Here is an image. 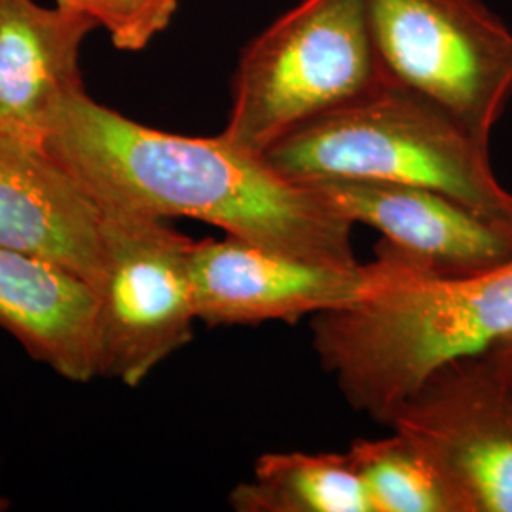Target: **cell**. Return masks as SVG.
<instances>
[{"mask_svg": "<svg viewBox=\"0 0 512 512\" xmlns=\"http://www.w3.org/2000/svg\"><path fill=\"white\" fill-rule=\"evenodd\" d=\"M97 308V287L86 277L48 258L0 247V330L74 384L97 378Z\"/></svg>", "mask_w": 512, "mask_h": 512, "instance_id": "7c38bea8", "label": "cell"}, {"mask_svg": "<svg viewBox=\"0 0 512 512\" xmlns=\"http://www.w3.org/2000/svg\"><path fill=\"white\" fill-rule=\"evenodd\" d=\"M103 213L95 372L137 387L194 336L188 266L194 241L139 211L103 207Z\"/></svg>", "mask_w": 512, "mask_h": 512, "instance_id": "8992f818", "label": "cell"}, {"mask_svg": "<svg viewBox=\"0 0 512 512\" xmlns=\"http://www.w3.org/2000/svg\"><path fill=\"white\" fill-rule=\"evenodd\" d=\"M238 512H374L348 452H270L230 492Z\"/></svg>", "mask_w": 512, "mask_h": 512, "instance_id": "4fadbf2b", "label": "cell"}, {"mask_svg": "<svg viewBox=\"0 0 512 512\" xmlns=\"http://www.w3.org/2000/svg\"><path fill=\"white\" fill-rule=\"evenodd\" d=\"M103 215L44 145L0 133V247L48 258L99 287Z\"/></svg>", "mask_w": 512, "mask_h": 512, "instance_id": "30bf717a", "label": "cell"}, {"mask_svg": "<svg viewBox=\"0 0 512 512\" xmlns=\"http://www.w3.org/2000/svg\"><path fill=\"white\" fill-rule=\"evenodd\" d=\"M385 78L366 0H300L241 52L220 135L262 156Z\"/></svg>", "mask_w": 512, "mask_h": 512, "instance_id": "277c9868", "label": "cell"}, {"mask_svg": "<svg viewBox=\"0 0 512 512\" xmlns=\"http://www.w3.org/2000/svg\"><path fill=\"white\" fill-rule=\"evenodd\" d=\"M499 374L512 382V338L482 353Z\"/></svg>", "mask_w": 512, "mask_h": 512, "instance_id": "2e32d148", "label": "cell"}, {"mask_svg": "<svg viewBox=\"0 0 512 512\" xmlns=\"http://www.w3.org/2000/svg\"><path fill=\"white\" fill-rule=\"evenodd\" d=\"M348 456L374 512H459L439 469L403 433L353 440Z\"/></svg>", "mask_w": 512, "mask_h": 512, "instance_id": "5bb4252c", "label": "cell"}, {"mask_svg": "<svg viewBox=\"0 0 512 512\" xmlns=\"http://www.w3.org/2000/svg\"><path fill=\"white\" fill-rule=\"evenodd\" d=\"M387 425L433 461L459 512H512V382L484 355L433 370Z\"/></svg>", "mask_w": 512, "mask_h": 512, "instance_id": "52a82bcc", "label": "cell"}, {"mask_svg": "<svg viewBox=\"0 0 512 512\" xmlns=\"http://www.w3.org/2000/svg\"><path fill=\"white\" fill-rule=\"evenodd\" d=\"M10 509H12V501L2 488V469H0V512L10 511Z\"/></svg>", "mask_w": 512, "mask_h": 512, "instance_id": "e0dca14e", "label": "cell"}, {"mask_svg": "<svg viewBox=\"0 0 512 512\" xmlns=\"http://www.w3.org/2000/svg\"><path fill=\"white\" fill-rule=\"evenodd\" d=\"M99 25L35 0H0V133L40 143L55 109L84 90L80 48Z\"/></svg>", "mask_w": 512, "mask_h": 512, "instance_id": "8fae6325", "label": "cell"}, {"mask_svg": "<svg viewBox=\"0 0 512 512\" xmlns=\"http://www.w3.org/2000/svg\"><path fill=\"white\" fill-rule=\"evenodd\" d=\"M349 222L382 234L376 255L425 279L482 274L512 256V228L431 188L334 179L311 183Z\"/></svg>", "mask_w": 512, "mask_h": 512, "instance_id": "9c48e42d", "label": "cell"}, {"mask_svg": "<svg viewBox=\"0 0 512 512\" xmlns=\"http://www.w3.org/2000/svg\"><path fill=\"white\" fill-rule=\"evenodd\" d=\"M512 338V256L461 279L403 275L313 317L311 346L351 408L387 423L439 366Z\"/></svg>", "mask_w": 512, "mask_h": 512, "instance_id": "7a4b0ae2", "label": "cell"}, {"mask_svg": "<svg viewBox=\"0 0 512 512\" xmlns=\"http://www.w3.org/2000/svg\"><path fill=\"white\" fill-rule=\"evenodd\" d=\"M262 158L294 183L346 179L431 188L512 228V194L495 177L490 148L389 78L294 129Z\"/></svg>", "mask_w": 512, "mask_h": 512, "instance_id": "3957f363", "label": "cell"}, {"mask_svg": "<svg viewBox=\"0 0 512 512\" xmlns=\"http://www.w3.org/2000/svg\"><path fill=\"white\" fill-rule=\"evenodd\" d=\"M188 266L196 315L207 327L294 323L346 310L412 274L389 256L321 264L228 234L194 241Z\"/></svg>", "mask_w": 512, "mask_h": 512, "instance_id": "ba28073f", "label": "cell"}, {"mask_svg": "<svg viewBox=\"0 0 512 512\" xmlns=\"http://www.w3.org/2000/svg\"><path fill=\"white\" fill-rule=\"evenodd\" d=\"M179 0H55V6L84 14L109 31L122 52H139L164 33Z\"/></svg>", "mask_w": 512, "mask_h": 512, "instance_id": "9a60e30c", "label": "cell"}, {"mask_svg": "<svg viewBox=\"0 0 512 512\" xmlns=\"http://www.w3.org/2000/svg\"><path fill=\"white\" fill-rule=\"evenodd\" d=\"M42 145L101 207L200 220L311 262H359L355 224L315 186L285 179L220 133L188 137L148 128L82 90L55 109Z\"/></svg>", "mask_w": 512, "mask_h": 512, "instance_id": "6da1fadb", "label": "cell"}, {"mask_svg": "<svg viewBox=\"0 0 512 512\" xmlns=\"http://www.w3.org/2000/svg\"><path fill=\"white\" fill-rule=\"evenodd\" d=\"M385 76L448 112L478 145L512 101V31L480 0H366Z\"/></svg>", "mask_w": 512, "mask_h": 512, "instance_id": "5b68a950", "label": "cell"}]
</instances>
